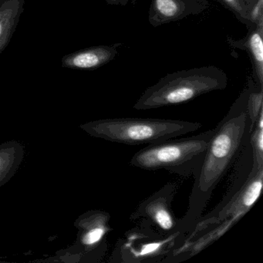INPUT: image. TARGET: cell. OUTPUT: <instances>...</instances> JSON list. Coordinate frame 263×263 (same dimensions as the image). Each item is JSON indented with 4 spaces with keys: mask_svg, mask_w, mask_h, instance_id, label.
<instances>
[{
    "mask_svg": "<svg viewBox=\"0 0 263 263\" xmlns=\"http://www.w3.org/2000/svg\"><path fill=\"white\" fill-rule=\"evenodd\" d=\"M224 8L229 10L236 19L248 27L252 22V13L259 0H217Z\"/></svg>",
    "mask_w": 263,
    "mask_h": 263,
    "instance_id": "5bb4252c",
    "label": "cell"
},
{
    "mask_svg": "<svg viewBox=\"0 0 263 263\" xmlns=\"http://www.w3.org/2000/svg\"><path fill=\"white\" fill-rule=\"evenodd\" d=\"M213 130L181 139L149 144L138 151L130 166L148 171L164 170L181 177L197 176Z\"/></svg>",
    "mask_w": 263,
    "mask_h": 263,
    "instance_id": "5b68a950",
    "label": "cell"
},
{
    "mask_svg": "<svg viewBox=\"0 0 263 263\" xmlns=\"http://www.w3.org/2000/svg\"><path fill=\"white\" fill-rule=\"evenodd\" d=\"M24 146L18 141L0 144V187L14 176L24 160Z\"/></svg>",
    "mask_w": 263,
    "mask_h": 263,
    "instance_id": "4fadbf2b",
    "label": "cell"
},
{
    "mask_svg": "<svg viewBox=\"0 0 263 263\" xmlns=\"http://www.w3.org/2000/svg\"><path fill=\"white\" fill-rule=\"evenodd\" d=\"M249 85V93L248 97L247 110L250 121V130H252L258 121V117L263 114L262 98L263 87L257 84L251 77L248 81Z\"/></svg>",
    "mask_w": 263,
    "mask_h": 263,
    "instance_id": "9a60e30c",
    "label": "cell"
},
{
    "mask_svg": "<svg viewBox=\"0 0 263 263\" xmlns=\"http://www.w3.org/2000/svg\"><path fill=\"white\" fill-rule=\"evenodd\" d=\"M124 234L114 250L110 261L120 262H164L172 252L184 242L183 232L162 235L138 226Z\"/></svg>",
    "mask_w": 263,
    "mask_h": 263,
    "instance_id": "8992f818",
    "label": "cell"
},
{
    "mask_svg": "<svg viewBox=\"0 0 263 263\" xmlns=\"http://www.w3.org/2000/svg\"><path fill=\"white\" fill-rule=\"evenodd\" d=\"M105 1L109 5L121 6V7H125L129 4H134L135 2V0H105Z\"/></svg>",
    "mask_w": 263,
    "mask_h": 263,
    "instance_id": "e0dca14e",
    "label": "cell"
},
{
    "mask_svg": "<svg viewBox=\"0 0 263 263\" xmlns=\"http://www.w3.org/2000/svg\"><path fill=\"white\" fill-rule=\"evenodd\" d=\"M263 21L249 27L246 37L240 41L228 39L232 47L246 50L252 64V78L263 87Z\"/></svg>",
    "mask_w": 263,
    "mask_h": 263,
    "instance_id": "8fae6325",
    "label": "cell"
},
{
    "mask_svg": "<svg viewBox=\"0 0 263 263\" xmlns=\"http://www.w3.org/2000/svg\"><path fill=\"white\" fill-rule=\"evenodd\" d=\"M108 212L91 210L81 215L75 221L78 229L74 246L69 248L67 261H99L107 251L106 237L112 230Z\"/></svg>",
    "mask_w": 263,
    "mask_h": 263,
    "instance_id": "ba28073f",
    "label": "cell"
},
{
    "mask_svg": "<svg viewBox=\"0 0 263 263\" xmlns=\"http://www.w3.org/2000/svg\"><path fill=\"white\" fill-rule=\"evenodd\" d=\"M90 136L111 142L140 145L164 142L199 130L198 122L154 118H114L90 121L81 125Z\"/></svg>",
    "mask_w": 263,
    "mask_h": 263,
    "instance_id": "277c9868",
    "label": "cell"
},
{
    "mask_svg": "<svg viewBox=\"0 0 263 263\" xmlns=\"http://www.w3.org/2000/svg\"><path fill=\"white\" fill-rule=\"evenodd\" d=\"M209 5V0H152L148 22L152 27H160L201 14Z\"/></svg>",
    "mask_w": 263,
    "mask_h": 263,
    "instance_id": "9c48e42d",
    "label": "cell"
},
{
    "mask_svg": "<svg viewBox=\"0 0 263 263\" xmlns=\"http://www.w3.org/2000/svg\"><path fill=\"white\" fill-rule=\"evenodd\" d=\"M228 76L215 66L169 73L144 90L134 105L135 110H150L184 104L198 97L227 87Z\"/></svg>",
    "mask_w": 263,
    "mask_h": 263,
    "instance_id": "3957f363",
    "label": "cell"
},
{
    "mask_svg": "<svg viewBox=\"0 0 263 263\" xmlns=\"http://www.w3.org/2000/svg\"><path fill=\"white\" fill-rule=\"evenodd\" d=\"M177 189L175 182L163 186L138 204L130 215V221L162 235L187 234L182 219L177 218L172 209Z\"/></svg>",
    "mask_w": 263,
    "mask_h": 263,
    "instance_id": "52a82bcc",
    "label": "cell"
},
{
    "mask_svg": "<svg viewBox=\"0 0 263 263\" xmlns=\"http://www.w3.org/2000/svg\"><path fill=\"white\" fill-rule=\"evenodd\" d=\"M262 183L263 167L252 165L250 177L233 200L214 215H201L186 234L183 244L172 252L174 262L194 256L221 238L252 209L261 195Z\"/></svg>",
    "mask_w": 263,
    "mask_h": 263,
    "instance_id": "7a4b0ae2",
    "label": "cell"
},
{
    "mask_svg": "<svg viewBox=\"0 0 263 263\" xmlns=\"http://www.w3.org/2000/svg\"><path fill=\"white\" fill-rule=\"evenodd\" d=\"M121 46L122 44L95 46L78 50L63 58L62 67L73 70H97L113 61Z\"/></svg>",
    "mask_w": 263,
    "mask_h": 263,
    "instance_id": "30bf717a",
    "label": "cell"
},
{
    "mask_svg": "<svg viewBox=\"0 0 263 263\" xmlns=\"http://www.w3.org/2000/svg\"><path fill=\"white\" fill-rule=\"evenodd\" d=\"M249 141L253 155V167H263V114L258 117Z\"/></svg>",
    "mask_w": 263,
    "mask_h": 263,
    "instance_id": "2e32d148",
    "label": "cell"
},
{
    "mask_svg": "<svg viewBox=\"0 0 263 263\" xmlns=\"http://www.w3.org/2000/svg\"><path fill=\"white\" fill-rule=\"evenodd\" d=\"M4 2V0H0V5L3 4V3Z\"/></svg>",
    "mask_w": 263,
    "mask_h": 263,
    "instance_id": "ac0fdd59",
    "label": "cell"
},
{
    "mask_svg": "<svg viewBox=\"0 0 263 263\" xmlns=\"http://www.w3.org/2000/svg\"><path fill=\"white\" fill-rule=\"evenodd\" d=\"M249 93L247 82L226 116L213 129L201 168L194 178L189 209L181 218L187 233L201 218L215 187L232 168L250 139V121L247 110Z\"/></svg>",
    "mask_w": 263,
    "mask_h": 263,
    "instance_id": "6da1fadb",
    "label": "cell"
},
{
    "mask_svg": "<svg viewBox=\"0 0 263 263\" xmlns=\"http://www.w3.org/2000/svg\"><path fill=\"white\" fill-rule=\"evenodd\" d=\"M26 0H4L0 5V56L14 34Z\"/></svg>",
    "mask_w": 263,
    "mask_h": 263,
    "instance_id": "7c38bea8",
    "label": "cell"
}]
</instances>
